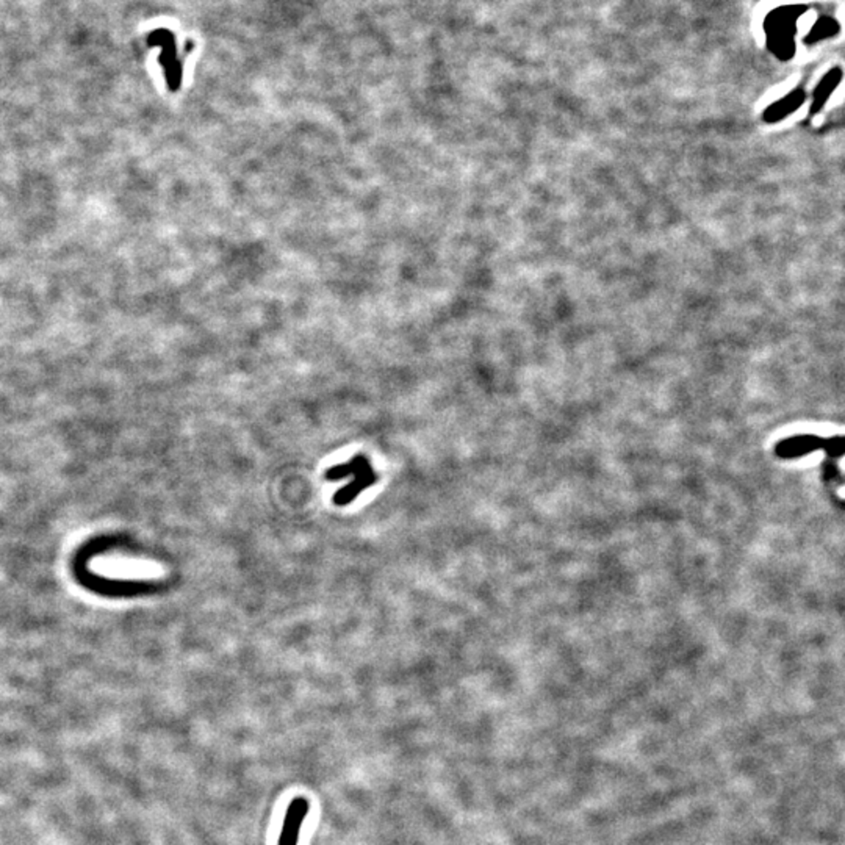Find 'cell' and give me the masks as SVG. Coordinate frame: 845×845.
Instances as JSON below:
<instances>
[{
    "mask_svg": "<svg viewBox=\"0 0 845 845\" xmlns=\"http://www.w3.org/2000/svg\"><path fill=\"white\" fill-rule=\"evenodd\" d=\"M88 567L97 578L107 581H157L163 575L161 567L149 559L124 555H101L91 559Z\"/></svg>",
    "mask_w": 845,
    "mask_h": 845,
    "instance_id": "obj_1",
    "label": "cell"
},
{
    "mask_svg": "<svg viewBox=\"0 0 845 845\" xmlns=\"http://www.w3.org/2000/svg\"><path fill=\"white\" fill-rule=\"evenodd\" d=\"M839 77L837 75H833L831 79H826L825 81H822V85L819 86V90L815 91V101H814V112H817L819 108H822V105L826 101V97L830 96V92L836 88Z\"/></svg>",
    "mask_w": 845,
    "mask_h": 845,
    "instance_id": "obj_5",
    "label": "cell"
},
{
    "mask_svg": "<svg viewBox=\"0 0 845 845\" xmlns=\"http://www.w3.org/2000/svg\"><path fill=\"white\" fill-rule=\"evenodd\" d=\"M308 813H310V802L306 797L299 795L290 802L277 845H298L302 824Z\"/></svg>",
    "mask_w": 845,
    "mask_h": 845,
    "instance_id": "obj_3",
    "label": "cell"
},
{
    "mask_svg": "<svg viewBox=\"0 0 845 845\" xmlns=\"http://www.w3.org/2000/svg\"><path fill=\"white\" fill-rule=\"evenodd\" d=\"M802 101H803L802 92H792L791 96L783 99V101H779L777 103H773L772 107H768V110L764 113V119L767 122H777L779 119H783L786 118V116L794 112V110L800 107Z\"/></svg>",
    "mask_w": 845,
    "mask_h": 845,
    "instance_id": "obj_4",
    "label": "cell"
},
{
    "mask_svg": "<svg viewBox=\"0 0 845 845\" xmlns=\"http://www.w3.org/2000/svg\"><path fill=\"white\" fill-rule=\"evenodd\" d=\"M149 43L155 46L159 44L163 48L161 57H160V63L165 68V75H166V81L168 86L172 91L179 90L180 86V80H182V65H180V61L177 60L176 55V43H174V37L171 32L168 30H159L154 32L149 37Z\"/></svg>",
    "mask_w": 845,
    "mask_h": 845,
    "instance_id": "obj_2",
    "label": "cell"
}]
</instances>
